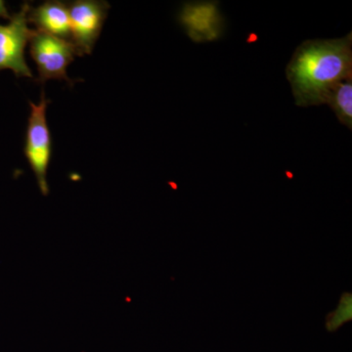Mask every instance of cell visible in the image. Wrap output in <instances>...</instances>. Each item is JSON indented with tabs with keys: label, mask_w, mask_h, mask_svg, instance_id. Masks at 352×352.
Returning <instances> with one entry per match:
<instances>
[{
	"label": "cell",
	"mask_w": 352,
	"mask_h": 352,
	"mask_svg": "<svg viewBox=\"0 0 352 352\" xmlns=\"http://www.w3.org/2000/svg\"><path fill=\"white\" fill-rule=\"evenodd\" d=\"M31 6L25 3L19 12L13 14L7 25H0V71L11 69L17 76L32 78L25 58L27 44L34 36L29 28L28 14Z\"/></svg>",
	"instance_id": "4"
},
{
	"label": "cell",
	"mask_w": 352,
	"mask_h": 352,
	"mask_svg": "<svg viewBox=\"0 0 352 352\" xmlns=\"http://www.w3.org/2000/svg\"><path fill=\"white\" fill-rule=\"evenodd\" d=\"M325 104L332 108L340 124L352 129V78L333 87Z\"/></svg>",
	"instance_id": "8"
},
{
	"label": "cell",
	"mask_w": 352,
	"mask_h": 352,
	"mask_svg": "<svg viewBox=\"0 0 352 352\" xmlns=\"http://www.w3.org/2000/svg\"><path fill=\"white\" fill-rule=\"evenodd\" d=\"M286 76L296 106L325 104L333 87L352 78L351 32L344 38L300 44L287 65Z\"/></svg>",
	"instance_id": "1"
},
{
	"label": "cell",
	"mask_w": 352,
	"mask_h": 352,
	"mask_svg": "<svg viewBox=\"0 0 352 352\" xmlns=\"http://www.w3.org/2000/svg\"><path fill=\"white\" fill-rule=\"evenodd\" d=\"M351 296L349 294H344L342 300H340L338 309L335 312H332L330 317H329L327 324H326V327H327L328 330L333 332V331L340 328L342 324L351 320Z\"/></svg>",
	"instance_id": "9"
},
{
	"label": "cell",
	"mask_w": 352,
	"mask_h": 352,
	"mask_svg": "<svg viewBox=\"0 0 352 352\" xmlns=\"http://www.w3.org/2000/svg\"><path fill=\"white\" fill-rule=\"evenodd\" d=\"M30 43V53L38 67V82L63 80L71 85L74 82L67 75V68L80 55L72 41L36 31Z\"/></svg>",
	"instance_id": "3"
},
{
	"label": "cell",
	"mask_w": 352,
	"mask_h": 352,
	"mask_svg": "<svg viewBox=\"0 0 352 352\" xmlns=\"http://www.w3.org/2000/svg\"><path fill=\"white\" fill-rule=\"evenodd\" d=\"M30 24L38 28L36 31L69 41L71 38L69 6L62 1H46L30 9L28 14Z\"/></svg>",
	"instance_id": "7"
},
{
	"label": "cell",
	"mask_w": 352,
	"mask_h": 352,
	"mask_svg": "<svg viewBox=\"0 0 352 352\" xmlns=\"http://www.w3.org/2000/svg\"><path fill=\"white\" fill-rule=\"evenodd\" d=\"M178 22L196 43H212L223 34L224 19L217 1H190L183 4Z\"/></svg>",
	"instance_id": "6"
},
{
	"label": "cell",
	"mask_w": 352,
	"mask_h": 352,
	"mask_svg": "<svg viewBox=\"0 0 352 352\" xmlns=\"http://www.w3.org/2000/svg\"><path fill=\"white\" fill-rule=\"evenodd\" d=\"M0 17L9 20L11 18V15H9L8 10H7L6 2L2 1V0H0Z\"/></svg>",
	"instance_id": "10"
},
{
	"label": "cell",
	"mask_w": 352,
	"mask_h": 352,
	"mask_svg": "<svg viewBox=\"0 0 352 352\" xmlns=\"http://www.w3.org/2000/svg\"><path fill=\"white\" fill-rule=\"evenodd\" d=\"M48 103L50 101L45 98L43 91L38 104L30 102L31 113L28 122L25 144V156L36 175L43 195H46L50 191L46 176L52 154L51 134L46 120Z\"/></svg>",
	"instance_id": "2"
},
{
	"label": "cell",
	"mask_w": 352,
	"mask_h": 352,
	"mask_svg": "<svg viewBox=\"0 0 352 352\" xmlns=\"http://www.w3.org/2000/svg\"><path fill=\"white\" fill-rule=\"evenodd\" d=\"M110 9L108 2L78 0L69 6L72 43L80 56L90 54L100 36Z\"/></svg>",
	"instance_id": "5"
}]
</instances>
